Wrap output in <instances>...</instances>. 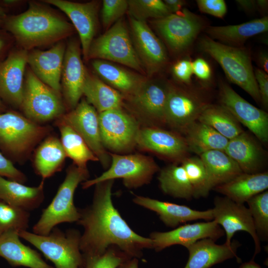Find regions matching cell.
Masks as SVG:
<instances>
[{
    "instance_id": "cell-30",
    "label": "cell",
    "mask_w": 268,
    "mask_h": 268,
    "mask_svg": "<svg viewBox=\"0 0 268 268\" xmlns=\"http://www.w3.org/2000/svg\"><path fill=\"white\" fill-rule=\"evenodd\" d=\"M268 17L264 16L237 25L207 27L209 37L223 44L242 47L251 37L268 31Z\"/></svg>"
},
{
    "instance_id": "cell-44",
    "label": "cell",
    "mask_w": 268,
    "mask_h": 268,
    "mask_svg": "<svg viewBox=\"0 0 268 268\" xmlns=\"http://www.w3.org/2000/svg\"><path fill=\"white\" fill-rule=\"evenodd\" d=\"M101 9V20L105 29L118 21L128 9V0H104Z\"/></svg>"
},
{
    "instance_id": "cell-47",
    "label": "cell",
    "mask_w": 268,
    "mask_h": 268,
    "mask_svg": "<svg viewBox=\"0 0 268 268\" xmlns=\"http://www.w3.org/2000/svg\"><path fill=\"white\" fill-rule=\"evenodd\" d=\"M192 62L187 59L177 61L172 67V72L175 78L185 85H190L193 74Z\"/></svg>"
},
{
    "instance_id": "cell-36",
    "label": "cell",
    "mask_w": 268,
    "mask_h": 268,
    "mask_svg": "<svg viewBox=\"0 0 268 268\" xmlns=\"http://www.w3.org/2000/svg\"><path fill=\"white\" fill-rule=\"evenodd\" d=\"M60 133V140L67 157L81 168H87L89 161H99L82 137L70 127L58 119L54 121Z\"/></svg>"
},
{
    "instance_id": "cell-58",
    "label": "cell",
    "mask_w": 268,
    "mask_h": 268,
    "mask_svg": "<svg viewBox=\"0 0 268 268\" xmlns=\"http://www.w3.org/2000/svg\"><path fill=\"white\" fill-rule=\"evenodd\" d=\"M7 15L6 14L5 9L0 6V29H3L5 20Z\"/></svg>"
},
{
    "instance_id": "cell-32",
    "label": "cell",
    "mask_w": 268,
    "mask_h": 268,
    "mask_svg": "<svg viewBox=\"0 0 268 268\" xmlns=\"http://www.w3.org/2000/svg\"><path fill=\"white\" fill-rule=\"evenodd\" d=\"M82 93L86 100L98 113L122 108L123 103V96L121 92L88 72Z\"/></svg>"
},
{
    "instance_id": "cell-3",
    "label": "cell",
    "mask_w": 268,
    "mask_h": 268,
    "mask_svg": "<svg viewBox=\"0 0 268 268\" xmlns=\"http://www.w3.org/2000/svg\"><path fill=\"white\" fill-rule=\"evenodd\" d=\"M53 132L51 126L37 124L20 112L8 110L0 114V152L13 163L23 164Z\"/></svg>"
},
{
    "instance_id": "cell-50",
    "label": "cell",
    "mask_w": 268,
    "mask_h": 268,
    "mask_svg": "<svg viewBox=\"0 0 268 268\" xmlns=\"http://www.w3.org/2000/svg\"><path fill=\"white\" fill-rule=\"evenodd\" d=\"M15 43L11 34L4 29H0V64L6 58Z\"/></svg>"
},
{
    "instance_id": "cell-59",
    "label": "cell",
    "mask_w": 268,
    "mask_h": 268,
    "mask_svg": "<svg viewBox=\"0 0 268 268\" xmlns=\"http://www.w3.org/2000/svg\"><path fill=\"white\" fill-rule=\"evenodd\" d=\"M8 108L0 99V114H2L8 111Z\"/></svg>"
},
{
    "instance_id": "cell-40",
    "label": "cell",
    "mask_w": 268,
    "mask_h": 268,
    "mask_svg": "<svg viewBox=\"0 0 268 268\" xmlns=\"http://www.w3.org/2000/svg\"><path fill=\"white\" fill-rule=\"evenodd\" d=\"M29 217L28 211L0 200V235L9 231L27 230Z\"/></svg>"
},
{
    "instance_id": "cell-52",
    "label": "cell",
    "mask_w": 268,
    "mask_h": 268,
    "mask_svg": "<svg viewBox=\"0 0 268 268\" xmlns=\"http://www.w3.org/2000/svg\"><path fill=\"white\" fill-rule=\"evenodd\" d=\"M238 5L246 12L250 13L257 9L256 0H237Z\"/></svg>"
},
{
    "instance_id": "cell-8",
    "label": "cell",
    "mask_w": 268,
    "mask_h": 268,
    "mask_svg": "<svg viewBox=\"0 0 268 268\" xmlns=\"http://www.w3.org/2000/svg\"><path fill=\"white\" fill-rule=\"evenodd\" d=\"M111 158L110 167L99 176L81 183L86 189L96 184L109 180L122 179L129 189L137 188L149 184L159 167L151 157L141 154L127 155L109 153Z\"/></svg>"
},
{
    "instance_id": "cell-27",
    "label": "cell",
    "mask_w": 268,
    "mask_h": 268,
    "mask_svg": "<svg viewBox=\"0 0 268 268\" xmlns=\"http://www.w3.org/2000/svg\"><path fill=\"white\" fill-rule=\"evenodd\" d=\"M16 231L0 235V257L11 266L29 268H54L47 264L35 250L23 244Z\"/></svg>"
},
{
    "instance_id": "cell-55",
    "label": "cell",
    "mask_w": 268,
    "mask_h": 268,
    "mask_svg": "<svg viewBox=\"0 0 268 268\" xmlns=\"http://www.w3.org/2000/svg\"><path fill=\"white\" fill-rule=\"evenodd\" d=\"M24 1L17 0H3L0 1V6L5 9V8H14L22 4Z\"/></svg>"
},
{
    "instance_id": "cell-14",
    "label": "cell",
    "mask_w": 268,
    "mask_h": 268,
    "mask_svg": "<svg viewBox=\"0 0 268 268\" xmlns=\"http://www.w3.org/2000/svg\"><path fill=\"white\" fill-rule=\"evenodd\" d=\"M212 209L213 220L221 226L226 235L225 244L231 245V239L237 231H245L253 239L254 256L259 253L261 250L260 240L250 210L244 203L236 202L226 197H216Z\"/></svg>"
},
{
    "instance_id": "cell-26",
    "label": "cell",
    "mask_w": 268,
    "mask_h": 268,
    "mask_svg": "<svg viewBox=\"0 0 268 268\" xmlns=\"http://www.w3.org/2000/svg\"><path fill=\"white\" fill-rule=\"evenodd\" d=\"M31 157L35 172L45 180L62 170L67 156L60 138L52 133L37 146Z\"/></svg>"
},
{
    "instance_id": "cell-33",
    "label": "cell",
    "mask_w": 268,
    "mask_h": 268,
    "mask_svg": "<svg viewBox=\"0 0 268 268\" xmlns=\"http://www.w3.org/2000/svg\"><path fill=\"white\" fill-rule=\"evenodd\" d=\"M189 151L199 156L208 151H224L228 139L211 127L198 121L190 125L184 132Z\"/></svg>"
},
{
    "instance_id": "cell-31",
    "label": "cell",
    "mask_w": 268,
    "mask_h": 268,
    "mask_svg": "<svg viewBox=\"0 0 268 268\" xmlns=\"http://www.w3.org/2000/svg\"><path fill=\"white\" fill-rule=\"evenodd\" d=\"M44 180L29 187L0 176V200L29 211L38 208L44 199Z\"/></svg>"
},
{
    "instance_id": "cell-34",
    "label": "cell",
    "mask_w": 268,
    "mask_h": 268,
    "mask_svg": "<svg viewBox=\"0 0 268 268\" xmlns=\"http://www.w3.org/2000/svg\"><path fill=\"white\" fill-rule=\"evenodd\" d=\"M91 65L102 80L127 95L134 92L143 82L137 75L107 61L93 60Z\"/></svg>"
},
{
    "instance_id": "cell-23",
    "label": "cell",
    "mask_w": 268,
    "mask_h": 268,
    "mask_svg": "<svg viewBox=\"0 0 268 268\" xmlns=\"http://www.w3.org/2000/svg\"><path fill=\"white\" fill-rule=\"evenodd\" d=\"M66 46L65 40H63L48 50L37 48L27 53V66L33 73L43 83L60 93L61 76Z\"/></svg>"
},
{
    "instance_id": "cell-37",
    "label": "cell",
    "mask_w": 268,
    "mask_h": 268,
    "mask_svg": "<svg viewBox=\"0 0 268 268\" xmlns=\"http://www.w3.org/2000/svg\"><path fill=\"white\" fill-rule=\"evenodd\" d=\"M158 180L161 190L166 195L187 200L194 197L192 187L181 165L173 163L163 168Z\"/></svg>"
},
{
    "instance_id": "cell-22",
    "label": "cell",
    "mask_w": 268,
    "mask_h": 268,
    "mask_svg": "<svg viewBox=\"0 0 268 268\" xmlns=\"http://www.w3.org/2000/svg\"><path fill=\"white\" fill-rule=\"evenodd\" d=\"M130 23L132 42L138 58L148 73L153 74L167 62L165 47L145 21L131 17Z\"/></svg>"
},
{
    "instance_id": "cell-18",
    "label": "cell",
    "mask_w": 268,
    "mask_h": 268,
    "mask_svg": "<svg viewBox=\"0 0 268 268\" xmlns=\"http://www.w3.org/2000/svg\"><path fill=\"white\" fill-rule=\"evenodd\" d=\"M136 145L177 164L188 157L189 152L184 137L180 134L155 126L140 128Z\"/></svg>"
},
{
    "instance_id": "cell-56",
    "label": "cell",
    "mask_w": 268,
    "mask_h": 268,
    "mask_svg": "<svg viewBox=\"0 0 268 268\" xmlns=\"http://www.w3.org/2000/svg\"><path fill=\"white\" fill-rule=\"evenodd\" d=\"M257 8L261 11H266L268 8V1L267 0H256Z\"/></svg>"
},
{
    "instance_id": "cell-20",
    "label": "cell",
    "mask_w": 268,
    "mask_h": 268,
    "mask_svg": "<svg viewBox=\"0 0 268 268\" xmlns=\"http://www.w3.org/2000/svg\"><path fill=\"white\" fill-rule=\"evenodd\" d=\"M42 1L57 7L68 17L79 35L83 58L87 61L89 49L97 29L98 2L93 0L81 3L67 0Z\"/></svg>"
},
{
    "instance_id": "cell-28",
    "label": "cell",
    "mask_w": 268,
    "mask_h": 268,
    "mask_svg": "<svg viewBox=\"0 0 268 268\" xmlns=\"http://www.w3.org/2000/svg\"><path fill=\"white\" fill-rule=\"evenodd\" d=\"M224 151L236 162L243 173L260 172L264 157L262 149L245 132L229 140Z\"/></svg>"
},
{
    "instance_id": "cell-35",
    "label": "cell",
    "mask_w": 268,
    "mask_h": 268,
    "mask_svg": "<svg viewBox=\"0 0 268 268\" xmlns=\"http://www.w3.org/2000/svg\"><path fill=\"white\" fill-rule=\"evenodd\" d=\"M199 156L206 168L213 189L243 173L236 162L224 151L210 150Z\"/></svg>"
},
{
    "instance_id": "cell-38",
    "label": "cell",
    "mask_w": 268,
    "mask_h": 268,
    "mask_svg": "<svg viewBox=\"0 0 268 268\" xmlns=\"http://www.w3.org/2000/svg\"><path fill=\"white\" fill-rule=\"evenodd\" d=\"M198 121L211 127L228 140L244 131L238 121L221 105L210 104Z\"/></svg>"
},
{
    "instance_id": "cell-9",
    "label": "cell",
    "mask_w": 268,
    "mask_h": 268,
    "mask_svg": "<svg viewBox=\"0 0 268 268\" xmlns=\"http://www.w3.org/2000/svg\"><path fill=\"white\" fill-rule=\"evenodd\" d=\"M91 59L116 62L138 71H143L128 29L122 19L93 39L87 56V61Z\"/></svg>"
},
{
    "instance_id": "cell-11",
    "label": "cell",
    "mask_w": 268,
    "mask_h": 268,
    "mask_svg": "<svg viewBox=\"0 0 268 268\" xmlns=\"http://www.w3.org/2000/svg\"><path fill=\"white\" fill-rule=\"evenodd\" d=\"M98 116L101 137L106 149L121 153L129 151L136 145L140 127L133 115L122 107L99 113Z\"/></svg>"
},
{
    "instance_id": "cell-51",
    "label": "cell",
    "mask_w": 268,
    "mask_h": 268,
    "mask_svg": "<svg viewBox=\"0 0 268 268\" xmlns=\"http://www.w3.org/2000/svg\"><path fill=\"white\" fill-rule=\"evenodd\" d=\"M163 1L171 14L176 13L182 10L186 2L182 0H164Z\"/></svg>"
},
{
    "instance_id": "cell-7",
    "label": "cell",
    "mask_w": 268,
    "mask_h": 268,
    "mask_svg": "<svg viewBox=\"0 0 268 268\" xmlns=\"http://www.w3.org/2000/svg\"><path fill=\"white\" fill-rule=\"evenodd\" d=\"M20 112L41 125L55 121L67 112L61 93L39 79L28 66Z\"/></svg>"
},
{
    "instance_id": "cell-12",
    "label": "cell",
    "mask_w": 268,
    "mask_h": 268,
    "mask_svg": "<svg viewBox=\"0 0 268 268\" xmlns=\"http://www.w3.org/2000/svg\"><path fill=\"white\" fill-rule=\"evenodd\" d=\"M153 23L168 47L176 53L190 48L203 27L201 18L186 8L155 19Z\"/></svg>"
},
{
    "instance_id": "cell-5",
    "label": "cell",
    "mask_w": 268,
    "mask_h": 268,
    "mask_svg": "<svg viewBox=\"0 0 268 268\" xmlns=\"http://www.w3.org/2000/svg\"><path fill=\"white\" fill-rule=\"evenodd\" d=\"M89 177L87 168L78 167L73 163L70 165L55 196L33 226V233L47 235L60 223L77 222L80 213L74 204V193L78 185Z\"/></svg>"
},
{
    "instance_id": "cell-29",
    "label": "cell",
    "mask_w": 268,
    "mask_h": 268,
    "mask_svg": "<svg viewBox=\"0 0 268 268\" xmlns=\"http://www.w3.org/2000/svg\"><path fill=\"white\" fill-rule=\"evenodd\" d=\"M268 188V173L264 172L253 174L242 173L213 189L236 202L244 203Z\"/></svg>"
},
{
    "instance_id": "cell-10",
    "label": "cell",
    "mask_w": 268,
    "mask_h": 268,
    "mask_svg": "<svg viewBox=\"0 0 268 268\" xmlns=\"http://www.w3.org/2000/svg\"><path fill=\"white\" fill-rule=\"evenodd\" d=\"M209 104L202 93L190 86L180 87L169 84L165 107L166 125L183 133L198 121Z\"/></svg>"
},
{
    "instance_id": "cell-21",
    "label": "cell",
    "mask_w": 268,
    "mask_h": 268,
    "mask_svg": "<svg viewBox=\"0 0 268 268\" xmlns=\"http://www.w3.org/2000/svg\"><path fill=\"white\" fill-rule=\"evenodd\" d=\"M224 232L214 220L206 222L186 224L168 232H153L150 234L152 249L157 252L174 245L188 247L196 242L210 238L216 241Z\"/></svg>"
},
{
    "instance_id": "cell-46",
    "label": "cell",
    "mask_w": 268,
    "mask_h": 268,
    "mask_svg": "<svg viewBox=\"0 0 268 268\" xmlns=\"http://www.w3.org/2000/svg\"><path fill=\"white\" fill-rule=\"evenodd\" d=\"M200 11L222 18L227 12V5L224 0H197Z\"/></svg>"
},
{
    "instance_id": "cell-42",
    "label": "cell",
    "mask_w": 268,
    "mask_h": 268,
    "mask_svg": "<svg viewBox=\"0 0 268 268\" xmlns=\"http://www.w3.org/2000/svg\"><path fill=\"white\" fill-rule=\"evenodd\" d=\"M128 4L131 17L138 20L145 21L149 18L158 19L171 14L161 0H129Z\"/></svg>"
},
{
    "instance_id": "cell-6",
    "label": "cell",
    "mask_w": 268,
    "mask_h": 268,
    "mask_svg": "<svg viewBox=\"0 0 268 268\" xmlns=\"http://www.w3.org/2000/svg\"><path fill=\"white\" fill-rule=\"evenodd\" d=\"M55 265L56 268H80L83 261L80 249L81 234L74 229L64 232L55 227L47 235L27 230L18 232Z\"/></svg>"
},
{
    "instance_id": "cell-17",
    "label": "cell",
    "mask_w": 268,
    "mask_h": 268,
    "mask_svg": "<svg viewBox=\"0 0 268 268\" xmlns=\"http://www.w3.org/2000/svg\"><path fill=\"white\" fill-rule=\"evenodd\" d=\"M169 84L160 81H143L129 95L134 110L149 126L166 125L165 107Z\"/></svg>"
},
{
    "instance_id": "cell-45",
    "label": "cell",
    "mask_w": 268,
    "mask_h": 268,
    "mask_svg": "<svg viewBox=\"0 0 268 268\" xmlns=\"http://www.w3.org/2000/svg\"><path fill=\"white\" fill-rule=\"evenodd\" d=\"M0 176L22 184L27 181V177L18 169L10 160L0 152Z\"/></svg>"
},
{
    "instance_id": "cell-19",
    "label": "cell",
    "mask_w": 268,
    "mask_h": 268,
    "mask_svg": "<svg viewBox=\"0 0 268 268\" xmlns=\"http://www.w3.org/2000/svg\"><path fill=\"white\" fill-rule=\"evenodd\" d=\"M28 51L14 47L0 64V99L6 106L20 111Z\"/></svg>"
},
{
    "instance_id": "cell-43",
    "label": "cell",
    "mask_w": 268,
    "mask_h": 268,
    "mask_svg": "<svg viewBox=\"0 0 268 268\" xmlns=\"http://www.w3.org/2000/svg\"><path fill=\"white\" fill-rule=\"evenodd\" d=\"M80 268H117L122 262L132 258L116 246H111L102 254L84 255Z\"/></svg>"
},
{
    "instance_id": "cell-1",
    "label": "cell",
    "mask_w": 268,
    "mask_h": 268,
    "mask_svg": "<svg viewBox=\"0 0 268 268\" xmlns=\"http://www.w3.org/2000/svg\"><path fill=\"white\" fill-rule=\"evenodd\" d=\"M114 180L95 185L92 203L79 209L77 224L83 228L80 249L84 255H99L116 246L132 258H140L144 249H152L150 238L134 232L115 208L112 201Z\"/></svg>"
},
{
    "instance_id": "cell-39",
    "label": "cell",
    "mask_w": 268,
    "mask_h": 268,
    "mask_svg": "<svg viewBox=\"0 0 268 268\" xmlns=\"http://www.w3.org/2000/svg\"><path fill=\"white\" fill-rule=\"evenodd\" d=\"M193 190L194 198L206 197L213 187L206 168L198 156L187 157L181 162Z\"/></svg>"
},
{
    "instance_id": "cell-24",
    "label": "cell",
    "mask_w": 268,
    "mask_h": 268,
    "mask_svg": "<svg viewBox=\"0 0 268 268\" xmlns=\"http://www.w3.org/2000/svg\"><path fill=\"white\" fill-rule=\"evenodd\" d=\"M133 202L156 212L164 224L176 228L181 224L197 220H213L212 209L206 210L193 209L185 205L163 201L150 198L135 196Z\"/></svg>"
},
{
    "instance_id": "cell-57",
    "label": "cell",
    "mask_w": 268,
    "mask_h": 268,
    "mask_svg": "<svg viewBox=\"0 0 268 268\" xmlns=\"http://www.w3.org/2000/svg\"><path fill=\"white\" fill-rule=\"evenodd\" d=\"M239 268H261L253 260L242 264Z\"/></svg>"
},
{
    "instance_id": "cell-4",
    "label": "cell",
    "mask_w": 268,
    "mask_h": 268,
    "mask_svg": "<svg viewBox=\"0 0 268 268\" xmlns=\"http://www.w3.org/2000/svg\"><path fill=\"white\" fill-rule=\"evenodd\" d=\"M199 47L219 64L230 82L261 102L250 54L246 48L226 45L207 35L201 38Z\"/></svg>"
},
{
    "instance_id": "cell-25",
    "label": "cell",
    "mask_w": 268,
    "mask_h": 268,
    "mask_svg": "<svg viewBox=\"0 0 268 268\" xmlns=\"http://www.w3.org/2000/svg\"><path fill=\"white\" fill-rule=\"evenodd\" d=\"M210 238L200 240L186 248L189 253L188 261L184 268H209L227 260L236 258L239 262L236 252L239 243L231 242L218 245Z\"/></svg>"
},
{
    "instance_id": "cell-15",
    "label": "cell",
    "mask_w": 268,
    "mask_h": 268,
    "mask_svg": "<svg viewBox=\"0 0 268 268\" xmlns=\"http://www.w3.org/2000/svg\"><path fill=\"white\" fill-rule=\"evenodd\" d=\"M220 105L227 110L240 124L247 127L263 143L268 141V115L240 96L227 83L219 85Z\"/></svg>"
},
{
    "instance_id": "cell-49",
    "label": "cell",
    "mask_w": 268,
    "mask_h": 268,
    "mask_svg": "<svg viewBox=\"0 0 268 268\" xmlns=\"http://www.w3.org/2000/svg\"><path fill=\"white\" fill-rule=\"evenodd\" d=\"M193 73L202 81L209 80L211 76V69L207 62L198 58L192 63Z\"/></svg>"
},
{
    "instance_id": "cell-16",
    "label": "cell",
    "mask_w": 268,
    "mask_h": 268,
    "mask_svg": "<svg viewBox=\"0 0 268 268\" xmlns=\"http://www.w3.org/2000/svg\"><path fill=\"white\" fill-rule=\"evenodd\" d=\"M80 42L71 39L67 44L61 76V94L66 111L79 102L87 71L81 59Z\"/></svg>"
},
{
    "instance_id": "cell-2",
    "label": "cell",
    "mask_w": 268,
    "mask_h": 268,
    "mask_svg": "<svg viewBox=\"0 0 268 268\" xmlns=\"http://www.w3.org/2000/svg\"><path fill=\"white\" fill-rule=\"evenodd\" d=\"M3 29L12 35L17 46L27 51L53 46L70 37L75 29L62 14L42 1H29L24 12L7 16Z\"/></svg>"
},
{
    "instance_id": "cell-48",
    "label": "cell",
    "mask_w": 268,
    "mask_h": 268,
    "mask_svg": "<svg viewBox=\"0 0 268 268\" xmlns=\"http://www.w3.org/2000/svg\"><path fill=\"white\" fill-rule=\"evenodd\" d=\"M255 78L258 84L261 102L266 108L268 106V75L264 70L256 68L254 70Z\"/></svg>"
},
{
    "instance_id": "cell-13",
    "label": "cell",
    "mask_w": 268,
    "mask_h": 268,
    "mask_svg": "<svg viewBox=\"0 0 268 268\" xmlns=\"http://www.w3.org/2000/svg\"><path fill=\"white\" fill-rule=\"evenodd\" d=\"M57 119L70 127L82 137L104 168L110 167L111 158L102 143L98 113L85 99H82L73 109Z\"/></svg>"
},
{
    "instance_id": "cell-54",
    "label": "cell",
    "mask_w": 268,
    "mask_h": 268,
    "mask_svg": "<svg viewBox=\"0 0 268 268\" xmlns=\"http://www.w3.org/2000/svg\"><path fill=\"white\" fill-rule=\"evenodd\" d=\"M117 268H138V259L129 258L121 263Z\"/></svg>"
},
{
    "instance_id": "cell-41",
    "label": "cell",
    "mask_w": 268,
    "mask_h": 268,
    "mask_svg": "<svg viewBox=\"0 0 268 268\" xmlns=\"http://www.w3.org/2000/svg\"><path fill=\"white\" fill-rule=\"evenodd\" d=\"M260 240L268 239V191H265L247 202Z\"/></svg>"
},
{
    "instance_id": "cell-53",
    "label": "cell",
    "mask_w": 268,
    "mask_h": 268,
    "mask_svg": "<svg viewBox=\"0 0 268 268\" xmlns=\"http://www.w3.org/2000/svg\"><path fill=\"white\" fill-rule=\"evenodd\" d=\"M257 61L261 69L266 73H268V56L266 52H262L258 54Z\"/></svg>"
}]
</instances>
